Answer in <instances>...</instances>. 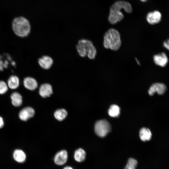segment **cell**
<instances>
[{"mask_svg": "<svg viewBox=\"0 0 169 169\" xmlns=\"http://www.w3.org/2000/svg\"><path fill=\"white\" fill-rule=\"evenodd\" d=\"M85 151L81 148H79L75 150L74 154L75 160L78 162H83L86 158Z\"/></svg>", "mask_w": 169, "mask_h": 169, "instance_id": "ac0fdd59", "label": "cell"}, {"mask_svg": "<svg viewBox=\"0 0 169 169\" xmlns=\"http://www.w3.org/2000/svg\"><path fill=\"white\" fill-rule=\"evenodd\" d=\"M38 63L42 68L45 70H48L51 67L54 61L50 56L48 55H43L38 59Z\"/></svg>", "mask_w": 169, "mask_h": 169, "instance_id": "30bf717a", "label": "cell"}, {"mask_svg": "<svg viewBox=\"0 0 169 169\" xmlns=\"http://www.w3.org/2000/svg\"><path fill=\"white\" fill-rule=\"evenodd\" d=\"M138 162L137 161L133 158L128 159L124 169H136Z\"/></svg>", "mask_w": 169, "mask_h": 169, "instance_id": "603a6c76", "label": "cell"}, {"mask_svg": "<svg viewBox=\"0 0 169 169\" xmlns=\"http://www.w3.org/2000/svg\"><path fill=\"white\" fill-rule=\"evenodd\" d=\"M111 127L106 120H102L97 121L95 125V131L96 134L101 137L106 136L111 131Z\"/></svg>", "mask_w": 169, "mask_h": 169, "instance_id": "277c9868", "label": "cell"}, {"mask_svg": "<svg viewBox=\"0 0 169 169\" xmlns=\"http://www.w3.org/2000/svg\"><path fill=\"white\" fill-rule=\"evenodd\" d=\"M67 112L65 109H61L57 110L54 113L55 118L59 121L64 120L67 116Z\"/></svg>", "mask_w": 169, "mask_h": 169, "instance_id": "44dd1931", "label": "cell"}, {"mask_svg": "<svg viewBox=\"0 0 169 169\" xmlns=\"http://www.w3.org/2000/svg\"><path fill=\"white\" fill-rule=\"evenodd\" d=\"M111 7L119 9L121 10L123 9L127 13H130L132 12V8L131 4L126 1L119 0L115 2Z\"/></svg>", "mask_w": 169, "mask_h": 169, "instance_id": "4fadbf2b", "label": "cell"}, {"mask_svg": "<svg viewBox=\"0 0 169 169\" xmlns=\"http://www.w3.org/2000/svg\"><path fill=\"white\" fill-rule=\"evenodd\" d=\"M169 40L167 39L166 41H165L163 43V45L164 46V47L167 49L168 50H169Z\"/></svg>", "mask_w": 169, "mask_h": 169, "instance_id": "d4e9b609", "label": "cell"}, {"mask_svg": "<svg viewBox=\"0 0 169 169\" xmlns=\"http://www.w3.org/2000/svg\"><path fill=\"white\" fill-rule=\"evenodd\" d=\"M68 153L65 150H61L57 152L55 155L54 161V163L58 166H62L67 162Z\"/></svg>", "mask_w": 169, "mask_h": 169, "instance_id": "ba28073f", "label": "cell"}, {"mask_svg": "<svg viewBox=\"0 0 169 169\" xmlns=\"http://www.w3.org/2000/svg\"><path fill=\"white\" fill-rule=\"evenodd\" d=\"M139 134L141 139L143 141H149L151 138L152 134L150 131L145 127L140 130Z\"/></svg>", "mask_w": 169, "mask_h": 169, "instance_id": "ffe728a7", "label": "cell"}, {"mask_svg": "<svg viewBox=\"0 0 169 169\" xmlns=\"http://www.w3.org/2000/svg\"><path fill=\"white\" fill-rule=\"evenodd\" d=\"M161 14L158 10L149 12L146 16L147 22L151 25H154L159 23L161 21Z\"/></svg>", "mask_w": 169, "mask_h": 169, "instance_id": "52a82bcc", "label": "cell"}, {"mask_svg": "<svg viewBox=\"0 0 169 169\" xmlns=\"http://www.w3.org/2000/svg\"><path fill=\"white\" fill-rule=\"evenodd\" d=\"M13 157L16 161L20 163L23 162L26 158L25 153L22 150L20 149H16L14 151Z\"/></svg>", "mask_w": 169, "mask_h": 169, "instance_id": "d6986e66", "label": "cell"}, {"mask_svg": "<svg viewBox=\"0 0 169 169\" xmlns=\"http://www.w3.org/2000/svg\"><path fill=\"white\" fill-rule=\"evenodd\" d=\"M136 60L137 62V63L138 64L140 65V64L139 62L138 61V60L136 58Z\"/></svg>", "mask_w": 169, "mask_h": 169, "instance_id": "f1b7e54d", "label": "cell"}, {"mask_svg": "<svg viewBox=\"0 0 169 169\" xmlns=\"http://www.w3.org/2000/svg\"><path fill=\"white\" fill-rule=\"evenodd\" d=\"M120 9L110 7L108 18V21L114 24L120 22L124 18V15Z\"/></svg>", "mask_w": 169, "mask_h": 169, "instance_id": "5b68a950", "label": "cell"}, {"mask_svg": "<svg viewBox=\"0 0 169 169\" xmlns=\"http://www.w3.org/2000/svg\"><path fill=\"white\" fill-rule=\"evenodd\" d=\"M23 84L26 89L31 91L35 90L38 87V83L37 80L31 76L25 77L23 79Z\"/></svg>", "mask_w": 169, "mask_h": 169, "instance_id": "8fae6325", "label": "cell"}, {"mask_svg": "<svg viewBox=\"0 0 169 169\" xmlns=\"http://www.w3.org/2000/svg\"><path fill=\"white\" fill-rule=\"evenodd\" d=\"M4 125V121L3 118L0 116V128L3 127Z\"/></svg>", "mask_w": 169, "mask_h": 169, "instance_id": "484cf974", "label": "cell"}, {"mask_svg": "<svg viewBox=\"0 0 169 169\" xmlns=\"http://www.w3.org/2000/svg\"><path fill=\"white\" fill-rule=\"evenodd\" d=\"M76 49L81 57L87 56L90 59H95L96 55V49L92 42L89 39H82L79 40L76 45Z\"/></svg>", "mask_w": 169, "mask_h": 169, "instance_id": "3957f363", "label": "cell"}, {"mask_svg": "<svg viewBox=\"0 0 169 169\" xmlns=\"http://www.w3.org/2000/svg\"><path fill=\"white\" fill-rule=\"evenodd\" d=\"M166 89V85L163 83H154L150 86L148 93L151 96L153 95L155 93H157L158 95H162L165 93Z\"/></svg>", "mask_w": 169, "mask_h": 169, "instance_id": "8992f818", "label": "cell"}, {"mask_svg": "<svg viewBox=\"0 0 169 169\" xmlns=\"http://www.w3.org/2000/svg\"><path fill=\"white\" fill-rule=\"evenodd\" d=\"M121 44L120 34L117 30L110 28L105 33L103 45L105 48L116 51L119 49Z\"/></svg>", "mask_w": 169, "mask_h": 169, "instance_id": "6da1fadb", "label": "cell"}, {"mask_svg": "<svg viewBox=\"0 0 169 169\" xmlns=\"http://www.w3.org/2000/svg\"><path fill=\"white\" fill-rule=\"evenodd\" d=\"M53 93L52 86L49 83L43 84L39 87V95L43 98H45L49 97Z\"/></svg>", "mask_w": 169, "mask_h": 169, "instance_id": "7c38bea8", "label": "cell"}, {"mask_svg": "<svg viewBox=\"0 0 169 169\" xmlns=\"http://www.w3.org/2000/svg\"><path fill=\"white\" fill-rule=\"evenodd\" d=\"M5 55L0 56V70L3 71L4 69L8 67L9 63H13L14 61H11V58L9 55L6 54Z\"/></svg>", "mask_w": 169, "mask_h": 169, "instance_id": "e0dca14e", "label": "cell"}, {"mask_svg": "<svg viewBox=\"0 0 169 169\" xmlns=\"http://www.w3.org/2000/svg\"><path fill=\"white\" fill-rule=\"evenodd\" d=\"M110 116L116 117L119 116L120 113V108L117 105H113L110 107L108 112Z\"/></svg>", "mask_w": 169, "mask_h": 169, "instance_id": "7402d4cb", "label": "cell"}, {"mask_svg": "<svg viewBox=\"0 0 169 169\" xmlns=\"http://www.w3.org/2000/svg\"><path fill=\"white\" fill-rule=\"evenodd\" d=\"M35 113V110L33 108L28 106L23 108L20 111L18 116L21 120L26 121L33 117Z\"/></svg>", "mask_w": 169, "mask_h": 169, "instance_id": "9c48e42d", "label": "cell"}, {"mask_svg": "<svg viewBox=\"0 0 169 169\" xmlns=\"http://www.w3.org/2000/svg\"><path fill=\"white\" fill-rule=\"evenodd\" d=\"M8 86L7 83L3 80H0V95H3L8 90Z\"/></svg>", "mask_w": 169, "mask_h": 169, "instance_id": "cb8c5ba5", "label": "cell"}, {"mask_svg": "<svg viewBox=\"0 0 169 169\" xmlns=\"http://www.w3.org/2000/svg\"><path fill=\"white\" fill-rule=\"evenodd\" d=\"M7 84L8 87L14 90L18 88L20 84V79L18 77L15 75L10 76L8 79Z\"/></svg>", "mask_w": 169, "mask_h": 169, "instance_id": "9a60e30c", "label": "cell"}, {"mask_svg": "<svg viewBox=\"0 0 169 169\" xmlns=\"http://www.w3.org/2000/svg\"><path fill=\"white\" fill-rule=\"evenodd\" d=\"M141 1L143 2H145L148 0H140Z\"/></svg>", "mask_w": 169, "mask_h": 169, "instance_id": "83f0119b", "label": "cell"}, {"mask_svg": "<svg viewBox=\"0 0 169 169\" xmlns=\"http://www.w3.org/2000/svg\"><path fill=\"white\" fill-rule=\"evenodd\" d=\"M153 58L155 63L161 67H165L168 62L167 57L164 52L155 55Z\"/></svg>", "mask_w": 169, "mask_h": 169, "instance_id": "5bb4252c", "label": "cell"}, {"mask_svg": "<svg viewBox=\"0 0 169 169\" xmlns=\"http://www.w3.org/2000/svg\"><path fill=\"white\" fill-rule=\"evenodd\" d=\"M63 169H74L73 167L70 166H65Z\"/></svg>", "mask_w": 169, "mask_h": 169, "instance_id": "4316f807", "label": "cell"}, {"mask_svg": "<svg viewBox=\"0 0 169 169\" xmlns=\"http://www.w3.org/2000/svg\"><path fill=\"white\" fill-rule=\"evenodd\" d=\"M12 28L14 33L21 38L28 36L31 31L29 22L23 17H17L13 19L12 22Z\"/></svg>", "mask_w": 169, "mask_h": 169, "instance_id": "7a4b0ae2", "label": "cell"}, {"mask_svg": "<svg viewBox=\"0 0 169 169\" xmlns=\"http://www.w3.org/2000/svg\"><path fill=\"white\" fill-rule=\"evenodd\" d=\"M10 98L13 105L16 107L20 106L23 103L22 97L21 95L17 92H14L10 95Z\"/></svg>", "mask_w": 169, "mask_h": 169, "instance_id": "2e32d148", "label": "cell"}]
</instances>
